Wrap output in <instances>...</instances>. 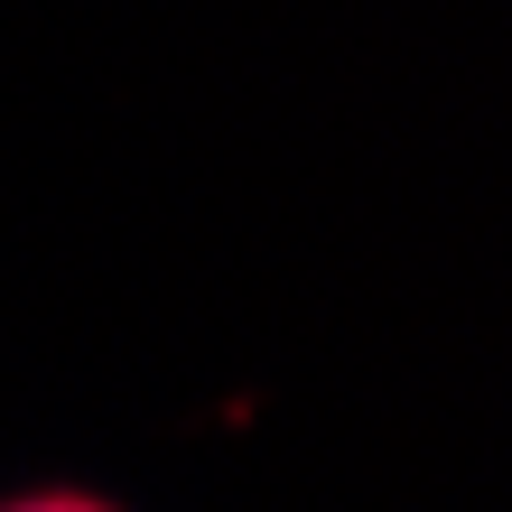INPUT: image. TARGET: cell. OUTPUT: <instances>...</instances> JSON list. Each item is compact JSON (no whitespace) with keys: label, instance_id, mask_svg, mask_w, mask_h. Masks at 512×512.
<instances>
[{"label":"cell","instance_id":"obj_1","mask_svg":"<svg viewBox=\"0 0 512 512\" xmlns=\"http://www.w3.org/2000/svg\"><path fill=\"white\" fill-rule=\"evenodd\" d=\"M0 512H112L94 494H66V485H47V494H19V503H0Z\"/></svg>","mask_w":512,"mask_h":512}]
</instances>
